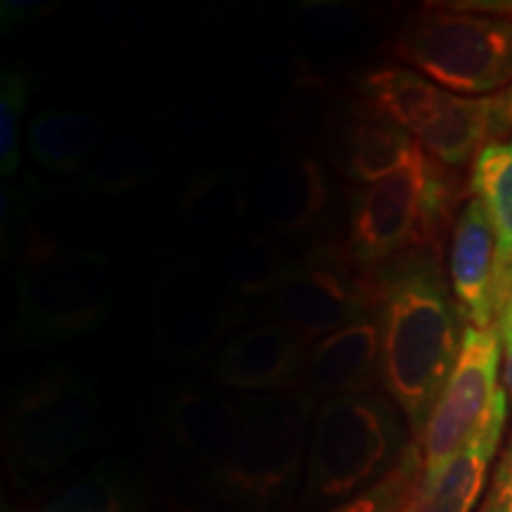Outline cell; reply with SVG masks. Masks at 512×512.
Segmentation results:
<instances>
[{"instance_id": "obj_7", "label": "cell", "mask_w": 512, "mask_h": 512, "mask_svg": "<svg viewBox=\"0 0 512 512\" xmlns=\"http://www.w3.org/2000/svg\"><path fill=\"white\" fill-rule=\"evenodd\" d=\"M247 425L226 465L214 470L223 489L256 505L275 503L292 489L302 467L313 396L304 389L245 403Z\"/></svg>"}, {"instance_id": "obj_12", "label": "cell", "mask_w": 512, "mask_h": 512, "mask_svg": "<svg viewBox=\"0 0 512 512\" xmlns=\"http://www.w3.org/2000/svg\"><path fill=\"white\" fill-rule=\"evenodd\" d=\"M311 344L283 325L266 323L230 337L211 361V377L242 392H290L302 384Z\"/></svg>"}, {"instance_id": "obj_8", "label": "cell", "mask_w": 512, "mask_h": 512, "mask_svg": "<svg viewBox=\"0 0 512 512\" xmlns=\"http://www.w3.org/2000/svg\"><path fill=\"white\" fill-rule=\"evenodd\" d=\"M501 356L503 337L498 325L486 330L465 325L456 368L418 439L422 477L434 475L446 460L456 456L482 425L486 413L494 406L496 394L501 392Z\"/></svg>"}, {"instance_id": "obj_30", "label": "cell", "mask_w": 512, "mask_h": 512, "mask_svg": "<svg viewBox=\"0 0 512 512\" xmlns=\"http://www.w3.org/2000/svg\"><path fill=\"white\" fill-rule=\"evenodd\" d=\"M503 337V354H505V368H503V380H505V392L512 401V332H501Z\"/></svg>"}, {"instance_id": "obj_14", "label": "cell", "mask_w": 512, "mask_h": 512, "mask_svg": "<svg viewBox=\"0 0 512 512\" xmlns=\"http://www.w3.org/2000/svg\"><path fill=\"white\" fill-rule=\"evenodd\" d=\"M508 422V392L501 387L494 406L470 441L434 475L420 477L403 512H472L482 496L491 463Z\"/></svg>"}, {"instance_id": "obj_6", "label": "cell", "mask_w": 512, "mask_h": 512, "mask_svg": "<svg viewBox=\"0 0 512 512\" xmlns=\"http://www.w3.org/2000/svg\"><path fill=\"white\" fill-rule=\"evenodd\" d=\"M100 399L91 377L55 368L17 396L5 418V456L17 482L48 477L91 439Z\"/></svg>"}, {"instance_id": "obj_19", "label": "cell", "mask_w": 512, "mask_h": 512, "mask_svg": "<svg viewBox=\"0 0 512 512\" xmlns=\"http://www.w3.org/2000/svg\"><path fill=\"white\" fill-rule=\"evenodd\" d=\"M470 190L484 207L496 235V306L501 316L512 294V138L496 140L479 152L472 162Z\"/></svg>"}, {"instance_id": "obj_23", "label": "cell", "mask_w": 512, "mask_h": 512, "mask_svg": "<svg viewBox=\"0 0 512 512\" xmlns=\"http://www.w3.org/2000/svg\"><path fill=\"white\" fill-rule=\"evenodd\" d=\"M361 93L370 112L399 126L408 136L430 124L446 91L425 76L406 67H380L361 79Z\"/></svg>"}, {"instance_id": "obj_25", "label": "cell", "mask_w": 512, "mask_h": 512, "mask_svg": "<svg viewBox=\"0 0 512 512\" xmlns=\"http://www.w3.org/2000/svg\"><path fill=\"white\" fill-rule=\"evenodd\" d=\"M422 477V451L418 439L408 444L399 463L384 475L380 482L347 498V501L330 505L323 512H403L411 501L415 486Z\"/></svg>"}, {"instance_id": "obj_1", "label": "cell", "mask_w": 512, "mask_h": 512, "mask_svg": "<svg viewBox=\"0 0 512 512\" xmlns=\"http://www.w3.org/2000/svg\"><path fill=\"white\" fill-rule=\"evenodd\" d=\"M439 259L430 249H411L370 271L382 328L380 380L415 439L456 368L465 332Z\"/></svg>"}, {"instance_id": "obj_29", "label": "cell", "mask_w": 512, "mask_h": 512, "mask_svg": "<svg viewBox=\"0 0 512 512\" xmlns=\"http://www.w3.org/2000/svg\"><path fill=\"white\" fill-rule=\"evenodd\" d=\"M479 512H512V439L498 460L489 484V494H486Z\"/></svg>"}, {"instance_id": "obj_2", "label": "cell", "mask_w": 512, "mask_h": 512, "mask_svg": "<svg viewBox=\"0 0 512 512\" xmlns=\"http://www.w3.org/2000/svg\"><path fill=\"white\" fill-rule=\"evenodd\" d=\"M460 197L458 176L418 147L403 169L354 195L344 259L370 273L411 249L441 256Z\"/></svg>"}, {"instance_id": "obj_16", "label": "cell", "mask_w": 512, "mask_h": 512, "mask_svg": "<svg viewBox=\"0 0 512 512\" xmlns=\"http://www.w3.org/2000/svg\"><path fill=\"white\" fill-rule=\"evenodd\" d=\"M510 128L505 93L491 98H465L446 91L437 114L415 136V143L448 169H458L470 159L475 162L486 145L496 143L501 133Z\"/></svg>"}, {"instance_id": "obj_17", "label": "cell", "mask_w": 512, "mask_h": 512, "mask_svg": "<svg viewBox=\"0 0 512 512\" xmlns=\"http://www.w3.org/2000/svg\"><path fill=\"white\" fill-rule=\"evenodd\" d=\"M247 406L211 389H181L169 406V427L185 453L219 470L238 448Z\"/></svg>"}, {"instance_id": "obj_15", "label": "cell", "mask_w": 512, "mask_h": 512, "mask_svg": "<svg viewBox=\"0 0 512 512\" xmlns=\"http://www.w3.org/2000/svg\"><path fill=\"white\" fill-rule=\"evenodd\" d=\"M382 366V328L377 309L351 320L313 344L299 389L316 396L373 392Z\"/></svg>"}, {"instance_id": "obj_10", "label": "cell", "mask_w": 512, "mask_h": 512, "mask_svg": "<svg viewBox=\"0 0 512 512\" xmlns=\"http://www.w3.org/2000/svg\"><path fill=\"white\" fill-rule=\"evenodd\" d=\"M375 309L373 275L351 266L344 256H320L313 264L299 266L297 273L271 294L266 316L313 347Z\"/></svg>"}, {"instance_id": "obj_3", "label": "cell", "mask_w": 512, "mask_h": 512, "mask_svg": "<svg viewBox=\"0 0 512 512\" xmlns=\"http://www.w3.org/2000/svg\"><path fill=\"white\" fill-rule=\"evenodd\" d=\"M408 64L448 93L491 98L512 86V5H444L403 24L392 43Z\"/></svg>"}, {"instance_id": "obj_32", "label": "cell", "mask_w": 512, "mask_h": 512, "mask_svg": "<svg viewBox=\"0 0 512 512\" xmlns=\"http://www.w3.org/2000/svg\"><path fill=\"white\" fill-rule=\"evenodd\" d=\"M505 95H508V112H510V121H512V86L505 91Z\"/></svg>"}, {"instance_id": "obj_28", "label": "cell", "mask_w": 512, "mask_h": 512, "mask_svg": "<svg viewBox=\"0 0 512 512\" xmlns=\"http://www.w3.org/2000/svg\"><path fill=\"white\" fill-rule=\"evenodd\" d=\"M299 22L306 34L323 46L347 43L358 31V15L354 8L339 3H304Z\"/></svg>"}, {"instance_id": "obj_13", "label": "cell", "mask_w": 512, "mask_h": 512, "mask_svg": "<svg viewBox=\"0 0 512 512\" xmlns=\"http://www.w3.org/2000/svg\"><path fill=\"white\" fill-rule=\"evenodd\" d=\"M498 247L489 216L472 197L460 207L448 245V280L460 316L472 328L496 325Z\"/></svg>"}, {"instance_id": "obj_24", "label": "cell", "mask_w": 512, "mask_h": 512, "mask_svg": "<svg viewBox=\"0 0 512 512\" xmlns=\"http://www.w3.org/2000/svg\"><path fill=\"white\" fill-rule=\"evenodd\" d=\"M162 164V152L155 143L136 133H124L102 147L100 155L88 166L83 181L88 188L105 195H121L150 181L162 169Z\"/></svg>"}, {"instance_id": "obj_27", "label": "cell", "mask_w": 512, "mask_h": 512, "mask_svg": "<svg viewBox=\"0 0 512 512\" xmlns=\"http://www.w3.org/2000/svg\"><path fill=\"white\" fill-rule=\"evenodd\" d=\"M34 512H124V498L110 477L95 472L64 486Z\"/></svg>"}, {"instance_id": "obj_31", "label": "cell", "mask_w": 512, "mask_h": 512, "mask_svg": "<svg viewBox=\"0 0 512 512\" xmlns=\"http://www.w3.org/2000/svg\"><path fill=\"white\" fill-rule=\"evenodd\" d=\"M496 325L501 332H512V294H510L508 302H505L501 316H498V320H496Z\"/></svg>"}, {"instance_id": "obj_11", "label": "cell", "mask_w": 512, "mask_h": 512, "mask_svg": "<svg viewBox=\"0 0 512 512\" xmlns=\"http://www.w3.org/2000/svg\"><path fill=\"white\" fill-rule=\"evenodd\" d=\"M249 207L268 228L285 235L309 233L332 200L325 166L311 155L278 157L261 166L247 188Z\"/></svg>"}, {"instance_id": "obj_5", "label": "cell", "mask_w": 512, "mask_h": 512, "mask_svg": "<svg viewBox=\"0 0 512 512\" xmlns=\"http://www.w3.org/2000/svg\"><path fill=\"white\" fill-rule=\"evenodd\" d=\"M17 330L27 342H67L112 309L114 273L98 249L31 238L17 266Z\"/></svg>"}, {"instance_id": "obj_9", "label": "cell", "mask_w": 512, "mask_h": 512, "mask_svg": "<svg viewBox=\"0 0 512 512\" xmlns=\"http://www.w3.org/2000/svg\"><path fill=\"white\" fill-rule=\"evenodd\" d=\"M226 287L183 259H164L152 292V328L164 356L200 361L238 323L240 306Z\"/></svg>"}, {"instance_id": "obj_18", "label": "cell", "mask_w": 512, "mask_h": 512, "mask_svg": "<svg viewBox=\"0 0 512 512\" xmlns=\"http://www.w3.org/2000/svg\"><path fill=\"white\" fill-rule=\"evenodd\" d=\"M332 140V159L339 171L366 188L403 169L420 147L413 136L375 112L339 121Z\"/></svg>"}, {"instance_id": "obj_20", "label": "cell", "mask_w": 512, "mask_h": 512, "mask_svg": "<svg viewBox=\"0 0 512 512\" xmlns=\"http://www.w3.org/2000/svg\"><path fill=\"white\" fill-rule=\"evenodd\" d=\"M249 197L228 171H202L188 183L181 200L183 226L195 240L221 247L245 233Z\"/></svg>"}, {"instance_id": "obj_26", "label": "cell", "mask_w": 512, "mask_h": 512, "mask_svg": "<svg viewBox=\"0 0 512 512\" xmlns=\"http://www.w3.org/2000/svg\"><path fill=\"white\" fill-rule=\"evenodd\" d=\"M31 95L29 74L22 67H10L0 81V171L3 178H12L19 169V128H22L24 107Z\"/></svg>"}, {"instance_id": "obj_21", "label": "cell", "mask_w": 512, "mask_h": 512, "mask_svg": "<svg viewBox=\"0 0 512 512\" xmlns=\"http://www.w3.org/2000/svg\"><path fill=\"white\" fill-rule=\"evenodd\" d=\"M299 266L302 264H297L280 242L252 230L216 247L214 254L216 280L240 297L275 294Z\"/></svg>"}, {"instance_id": "obj_4", "label": "cell", "mask_w": 512, "mask_h": 512, "mask_svg": "<svg viewBox=\"0 0 512 512\" xmlns=\"http://www.w3.org/2000/svg\"><path fill=\"white\" fill-rule=\"evenodd\" d=\"M401 411L377 392L320 403L306 458V505H337L380 482L408 448Z\"/></svg>"}, {"instance_id": "obj_22", "label": "cell", "mask_w": 512, "mask_h": 512, "mask_svg": "<svg viewBox=\"0 0 512 512\" xmlns=\"http://www.w3.org/2000/svg\"><path fill=\"white\" fill-rule=\"evenodd\" d=\"M105 128L93 114L53 107L36 114L27 131V150L50 174H74L100 155Z\"/></svg>"}]
</instances>
